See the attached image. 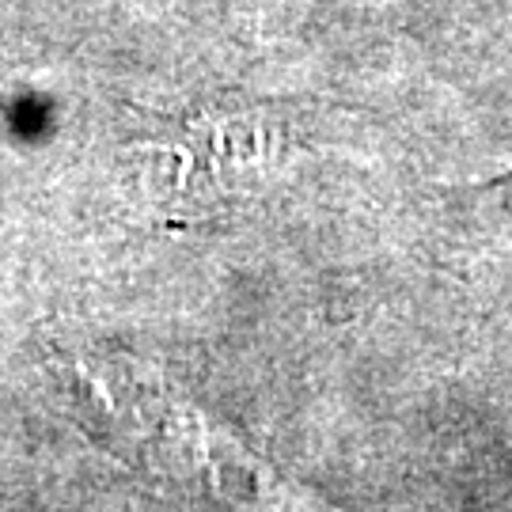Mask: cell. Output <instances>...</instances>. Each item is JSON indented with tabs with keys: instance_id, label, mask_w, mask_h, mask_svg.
I'll return each mask as SVG.
<instances>
[{
	"instance_id": "cell-1",
	"label": "cell",
	"mask_w": 512,
	"mask_h": 512,
	"mask_svg": "<svg viewBox=\"0 0 512 512\" xmlns=\"http://www.w3.org/2000/svg\"><path fill=\"white\" fill-rule=\"evenodd\" d=\"M308 103L270 95L220 92L205 103L148 118L141 152L164 171L171 198L217 205L251 194L270 171L293 156Z\"/></svg>"
}]
</instances>
